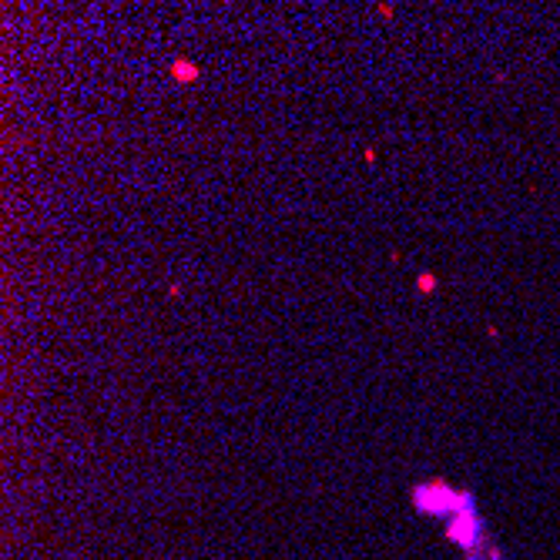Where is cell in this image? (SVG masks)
<instances>
[{
  "label": "cell",
  "instance_id": "cell-1",
  "mask_svg": "<svg viewBox=\"0 0 560 560\" xmlns=\"http://www.w3.org/2000/svg\"><path fill=\"white\" fill-rule=\"evenodd\" d=\"M175 78L195 81L198 78V68H191V61H175Z\"/></svg>",
  "mask_w": 560,
  "mask_h": 560
}]
</instances>
